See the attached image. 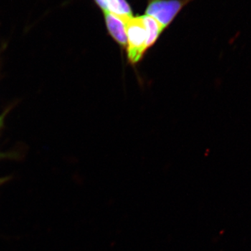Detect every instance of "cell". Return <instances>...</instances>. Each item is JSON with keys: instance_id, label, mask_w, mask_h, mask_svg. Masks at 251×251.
<instances>
[{"instance_id": "4", "label": "cell", "mask_w": 251, "mask_h": 251, "mask_svg": "<svg viewBox=\"0 0 251 251\" xmlns=\"http://www.w3.org/2000/svg\"><path fill=\"white\" fill-rule=\"evenodd\" d=\"M102 12L108 11L120 16L133 15L131 6L127 0H92Z\"/></svg>"}, {"instance_id": "1", "label": "cell", "mask_w": 251, "mask_h": 251, "mask_svg": "<svg viewBox=\"0 0 251 251\" xmlns=\"http://www.w3.org/2000/svg\"><path fill=\"white\" fill-rule=\"evenodd\" d=\"M126 32L127 37V51L130 62H139L147 49L146 27L143 16H126Z\"/></svg>"}, {"instance_id": "5", "label": "cell", "mask_w": 251, "mask_h": 251, "mask_svg": "<svg viewBox=\"0 0 251 251\" xmlns=\"http://www.w3.org/2000/svg\"><path fill=\"white\" fill-rule=\"evenodd\" d=\"M143 18L145 27H146L147 34H148L147 49H148L154 45L159 36L166 29L153 18L146 15H143Z\"/></svg>"}, {"instance_id": "2", "label": "cell", "mask_w": 251, "mask_h": 251, "mask_svg": "<svg viewBox=\"0 0 251 251\" xmlns=\"http://www.w3.org/2000/svg\"><path fill=\"white\" fill-rule=\"evenodd\" d=\"M193 0H148L145 15L156 20L165 29Z\"/></svg>"}, {"instance_id": "6", "label": "cell", "mask_w": 251, "mask_h": 251, "mask_svg": "<svg viewBox=\"0 0 251 251\" xmlns=\"http://www.w3.org/2000/svg\"><path fill=\"white\" fill-rule=\"evenodd\" d=\"M9 177L0 178V186H1V185L4 184V183L7 182V181H9Z\"/></svg>"}, {"instance_id": "3", "label": "cell", "mask_w": 251, "mask_h": 251, "mask_svg": "<svg viewBox=\"0 0 251 251\" xmlns=\"http://www.w3.org/2000/svg\"><path fill=\"white\" fill-rule=\"evenodd\" d=\"M103 14L108 34L119 45L124 48L126 47L127 37L125 21L126 16H118L108 11L103 12Z\"/></svg>"}, {"instance_id": "7", "label": "cell", "mask_w": 251, "mask_h": 251, "mask_svg": "<svg viewBox=\"0 0 251 251\" xmlns=\"http://www.w3.org/2000/svg\"><path fill=\"white\" fill-rule=\"evenodd\" d=\"M3 120H4V116L0 117V128H1V126L3 125ZM4 156V155H2L1 153H0V158H1Z\"/></svg>"}]
</instances>
